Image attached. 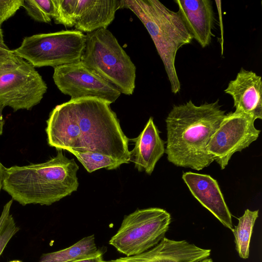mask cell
<instances>
[{
    "label": "cell",
    "instance_id": "ba28073f",
    "mask_svg": "<svg viewBox=\"0 0 262 262\" xmlns=\"http://www.w3.org/2000/svg\"><path fill=\"white\" fill-rule=\"evenodd\" d=\"M47 88L35 68L20 58L0 75V103L14 111L29 110L40 103Z\"/></svg>",
    "mask_w": 262,
    "mask_h": 262
},
{
    "label": "cell",
    "instance_id": "4316f807",
    "mask_svg": "<svg viewBox=\"0 0 262 262\" xmlns=\"http://www.w3.org/2000/svg\"><path fill=\"white\" fill-rule=\"evenodd\" d=\"M5 168V167L0 162V191L1 188H2Z\"/></svg>",
    "mask_w": 262,
    "mask_h": 262
},
{
    "label": "cell",
    "instance_id": "cb8c5ba5",
    "mask_svg": "<svg viewBox=\"0 0 262 262\" xmlns=\"http://www.w3.org/2000/svg\"><path fill=\"white\" fill-rule=\"evenodd\" d=\"M23 4L24 0H0V24L13 16Z\"/></svg>",
    "mask_w": 262,
    "mask_h": 262
},
{
    "label": "cell",
    "instance_id": "e0dca14e",
    "mask_svg": "<svg viewBox=\"0 0 262 262\" xmlns=\"http://www.w3.org/2000/svg\"><path fill=\"white\" fill-rule=\"evenodd\" d=\"M98 250L94 235H91L67 248L43 254L38 262H71L92 255Z\"/></svg>",
    "mask_w": 262,
    "mask_h": 262
},
{
    "label": "cell",
    "instance_id": "7402d4cb",
    "mask_svg": "<svg viewBox=\"0 0 262 262\" xmlns=\"http://www.w3.org/2000/svg\"><path fill=\"white\" fill-rule=\"evenodd\" d=\"M55 2L56 10L54 23L66 27H74L78 0H55Z\"/></svg>",
    "mask_w": 262,
    "mask_h": 262
},
{
    "label": "cell",
    "instance_id": "ffe728a7",
    "mask_svg": "<svg viewBox=\"0 0 262 262\" xmlns=\"http://www.w3.org/2000/svg\"><path fill=\"white\" fill-rule=\"evenodd\" d=\"M23 7L32 19L38 22L49 23L56 14L55 0H24Z\"/></svg>",
    "mask_w": 262,
    "mask_h": 262
},
{
    "label": "cell",
    "instance_id": "7a4b0ae2",
    "mask_svg": "<svg viewBox=\"0 0 262 262\" xmlns=\"http://www.w3.org/2000/svg\"><path fill=\"white\" fill-rule=\"evenodd\" d=\"M219 102L197 106L190 100L173 106L165 120V153L169 162L200 170L214 161L207 147L226 115Z\"/></svg>",
    "mask_w": 262,
    "mask_h": 262
},
{
    "label": "cell",
    "instance_id": "ac0fdd59",
    "mask_svg": "<svg viewBox=\"0 0 262 262\" xmlns=\"http://www.w3.org/2000/svg\"><path fill=\"white\" fill-rule=\"evenodd\" d=\"M258 217V210L252 211L247 209L244 214L238 218L237 225L232 229L235 237L236 251L243 259L249 257L251 237Z\"/></svg>",
    "mask_w": 262,
    "mask_h": 262
},
{
    "label": "cell",
    "instance_id": "30bf717a",
    "mask_svg": "<svg viewBox=\"0 0 262 262\" xmlns=\"http://www.w3.org/2000/svg\"><path fill=\"white\" fill-rule=\"evenodd\" d=\"M55 85L71 99L96 97L114 103L121 92L114 85L88 68L81 61L54 68Z\"/></svg>",
    "mask_w": 262,
    "mask_h": 262
},
{
    "label": "cell",
    "instance_id": "8fae6325",
    "mask_svg": "<svg viewBox=\"0 0 262 262\" xmlns=\"http://www.w3.org/2000/svg\"><path fill=\"white\" fill-rule=\"evenodd\" d=\"M203 249L186 241L163 238L154 247L141 254L114 259V262H204L210 255Z\"/></svg>",
    "mask_w": 262,
    "mask_h": 262
},
{
    "label": "cell",
    "instance_id": "7c38bea8",
    "mask_svg": "<svg viewBox=\"0 0 262 262\" xmlns=\"http://www.w3.org/2000/svg\"><path fill=\"white\" fill-rule=\"evenodd\" d=\"M182 179L193 196L226 227L233 228L231 214L216 180L210 176L186 172Z\"/></svg>",
    "mask_w": 262,
    "mask_h": 262
},
{
    "label": "cell",
    "instance_id": "9a60e30c",
    "mask_svg": "<svg viewBox=\"0 0 262 262\" xmlns=\"http://www.w3.org/2000/svg\"><path fill=\"white\" fill-rule=\"evenodd\" d=\"M132 140L135 142V147L129 151V162H133L139 171L150 175L157 162L165 153L166 143L161 138L152 117L140 135Z\"/></svg>",
    "mask_w": 262,
    "mask_h": 262
},
{
    "label": "cell",
    "instance_id": "5bb4252c",
    "mask_svg": "<svg viewBox=\"0 0 262 262\" xmlns=\"http://www.w3.org/2000/svg\"><path fill=\"white\" fill-rule=\"evenodd\" d=\"M183 21L195 39L204 48L211 43L214 16L210 0H176Z\"/></svg>",
    "mask_w": 262,
    "mask_h": 262
},
{
    "label": "cell",
    "instance_id": "3957f363",
    "mask_svg": "<svg viewBox=\"0 0 262 262\" xmlns=\"http://www.w3.org/2000/svg\"><path fill=\"white\" fill-rule=\"evenodd\" d=\"M78 169L60 150L42 163L5 167L2 189L23 206L51 205L77 190Z\"/></svg>",
    "mask_w": 262,
    "mask_h": 262
},
{
    "label": "cell",
    "instance_id": "8992f818",
    "mask_svg": "<svg viewBox=\"0 0 262 262\" xmlns=\"http://www.w3.org/2000/svg\"><path fill=\"white\" fill-rule=\"evenodd\" d=\"M86 36L77 30H62L25 37L14 54L34 68L58 66L81 61Z\"/></svg>",
    "mask_w": 262,
    "mask_h": 262
},
{
    "label": "cell",
    "instance_id": "6da1fadb",
    "mask_svg": "<svg viewBox=\"0 0 262 262\" xmlns=\"http://www.w3.org/2000/svg\"><path fill=\"white\" fill-rule=\"evenodd\" d=\"M110 104L96 97H83L56 105L47 121L48 144L59 150L95 152L129 163V139Z\"/></svg>",
    "mask_w": 262,
    "mask_h": 262
},
{
    "label": "cell",
    "instance_id": "277c9868",
    "mask_svg": "<svg viewBox=\"0 0 262 262\" xmlns=\"http://www.w3.org/2000/svg\"><path fill=\"white\" fill-rule=\"evenodd\" d=\"M121 9L130 10L148 32L160 56L170 84L171 92L181 90L175 60L178 50L191 42L193 37L180 13L169 9L158 0H120Z\"/></svg>",
    "mask_w": 262,
    "mask_h": 262
},
{
    "label": "cell",
    "instance_id": "d4e9b609",
    "mask_svg": "<svg viewBox=\"0 0 262 262\" xmlns=\"http://www.w3.org/2000/svg\"><path fill=\"white\" fill-rule=\"evenodd\" d=\"M71 262H104L102 257V252L100 250L98 251L94 254L83 257L73 260Z\"/></svg>",
    "mask_w": 262,
    "mask_h": 262
},
{
    "label": "cell",
    "instance_id": "2e32d148",
    "mask_svg": "<svg viewBox=\"0 0 262 262\" xmlns=\"http://www.w3.org/2000/svg\"><path fill=\"white\" fill-rule=\"evenodd\" d=\"M121 7L120 1L117 0H78L75 30L89 33L107 29Z\"/></svg>",
    "mask_w": 262,
    "mask_h": 262
},
{
    "label": "cell",
    "instance_id": "44dd1931",
    "mask_svg": "<svg viewBox=\"0 0 262 262\" xmlns=\"http://www.w3.org/2000/svg\"><path fill=\"white\" fill-rule=\"evenodd\" d=\"M12 202V199L5 205L0 216V256L8 242L19 230L10 214Z\"/></svg>",
    "mask_w": 262,
    "mask_h": 262
},
{
    "label": "cell",
    "instance_id": "5b68a950",
    "mask_svg": "<svg viewBox=\"0 0 262 262\" xmlns=\"http://www.w3.org/2000/svg\"><path fill=\"white\" fill-rule=\"evenodd\" d=\"M85 36L81 61L121 93L132 95L136 68L115 36L107 29L86 33Z\"/></svg>",
    "mask_w": 262,
    "mask_h": 262
},
{
    "label": "cell",
    "instance_id": "52a82bcc",
    "mask_svg": "<svg viewBox=\"0 0 262 262\" xmlns=\"http://www.w3.org/2000/svg\"><path fill=\"white\" fill-rule=\"evenodd\" d=\"M171 219L170 214L162 208L137 209L124 216L109 244L126 256L141 254L165 237Z\"/></svg>",
    "mask_w": 262,
    "mask_h": 262
},
{
    "label": "cell",
    "instance_id": "83f0119b",
    "mask_svg": "<svg viewBox=\"0 0 262 262\" xmlns=\"http://www.w3.org/2000/svg\"><path fill=\"white\" fill-rule=\"evenodd\" d=\"M204 262H213L211 258H207Z\"/></svg>",
    "mask_w": 262,
    "mask_h": 262
},
{
    "label": "cell",
    "instance_id": "9c48e42d",
    "mask_svg": "<svg viewBox=\"0 0 262 262\" xmlns=\"http://www.w3.org/2000/svg\"><path fill=\"white\" fill-rule=\"evenodd\" d=\"M254 122L243 113L234 111L226 114L207 147L221 169L226 167L235 152L247 148L258 138L260 130L256 128Z\"/></svg>",
    "mask_w": 262,
    "mask_h": 262
},
{
    "label": "cell",
    "instance_id": "484cf974",
    "mask_svg": "<svg viewBox=\"0 0 262 262\" xmlns=\"http://www.w3.org/2000/svg\"><path fill=\"white\" fill-rule=\"evenodd\" d=\"M5 107L0 103V135L3 133V126L4 125V120L3 117V110Z\"/></svg>",
    "mask_w": 262,
    "mask_h": 262
},
{
    "label": "cell",
    "instance_id": "f546056e",
    "mask_svg": "<svg viewBox=\"0 0 262 262\" xmlns=\"http://www.w3.org/2000/svg\"><path fill=\"white\" fill-rule=\"evenodd\" d=\"M104 262H114L113 261V260H108V261H104Z\"/></svg>",
    "mask_w": 262,
    "mask_h": 262
},
{
    "label": "cell",
    "instance_id": "603a6c76",
    "mask_svg": "<svg viewBox=\"0 0 262 262\" xmlns=\"http://www.w3.org/2000/svg\"><path fill=\"white\" fill-rule=\"evenodd\" d=\"M1 26L0 24V75L16 65L21 58L5 44Z\"/></svg>",
    "mask_w": 262,
    "mask_h": 262
},
{
    "label": "cell",
    "instance_id": "d6986e66",
    "mask_svg": "<svg viewBox=\"0 0 262 262\" xmlns=\"http://www.w3.org/2000/svg\"><path fill=\"white\" fill-rule=\"evenodd\" d=\"M70 152L77 158L87 171L90 173L103 168L107 170L116 169L121 165L125 163L123 161L95 152L81 153L75 151H70Z\"/></svg>",
    "mask_w": 262,
    "mask_h": 262
},
{
    "label": "cell",
    "instance_id": "4fadbf2b",
    "mask_svg": "<svg viewBox=\"0 0 262 262\" xmlns=\"http://www.w3.org/2000/svg\"><path fill=\"white\" fill-rule=\"evenodd\" d=\"M225 93L232 96L235 112L255 121L262 119V81L260 76L242 68L235 78L229 81Z\"/></svg>",
    "mask_w": 262,
    "mask_h": 262
},
{
    "label": "cell",
    "instance_id": "f1b7e54d",
    "mask_svg": "<svg viewBox=\"0 0 262 262\" xmlns=\"http://www.w3.org/2000/svg\"><path fill=\"white\" fill-rule=\"evenodd\" d=\"M9 262H21V261L18 260H15L10 261Z\"/></svg>",
    "mask_w": 262,
    "mask_h": 262
}]
</instances>
